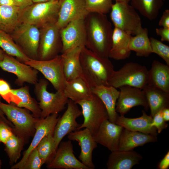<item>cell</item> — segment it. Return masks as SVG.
I'll use <instances>...</instances> for the list:
<instances>
[{
	"label": "cell",
	"instance_id": "obj_1",
	"mask_svg": "<svg viewBox=\"0 0 169 169\" xmlns=\"http://www.w3.org/2000/svg\"><path fill=\"white\" fill-rule=\"evenodd\" d=\"M84 23L86 47L102 57L109 58L113 29L106 14L89 13Z\"/></svg>",
	"mask_w": 169,
	"mask_h": 169
},
{
	"label": "cell",
	"instance_id": "obj_2",
	"mask_svg": "<svg viewBox=\"0 0 169 169\" xmlns=\"http://www.w3.org/2000/svg\"><path fill=\"white\" fill-rule=\"evenodd\" d=\"M82 77L91 88L108 82L115 70L109 58L102 57L83 46L80 54Z\"/></svg>",
	"mask_w": 169,
	"mask_h": 169
},
{
	"label": "cell",
	"instance_id": "obj_3",
	"mask_svg": "<svg viewBox=\"0 0 169 169\" xmlns=\"http://www.w3.org/2000/svg\"><path fill=\"white\" fill-rule=\"evenodd\" d=\"M59 6V1L33 3L21 9L20 21L21 23L35 26L39 29L56 24Z\"/></svg>",
	"mask_w": 169,
	"mask_h": 169
},
{
	"label": "cell",
	"instance_id": "obj_4",
	"mask_svg": "<svg viewBox=\"0 0 169 169\" xmlns=\"http://www.w3.org/2000/svg\"><path fill=\"white\" fill-rule=\"evenodd\" d=\"M148 73L145 66L136 63L128 62L118 70L114 71L108 85L116 89L130 86L143 89L148 83Z\"/></svg>",
	"mask_w": 169,
	"mask_h": 169
},
{
	"label": "cell",
	"instance_id": "obj_5",
	"mask_svg": "<svg viewBox=\"0 0 169 169\" xmlns=\"http://www.w3.org/2000/svg\"><path fill=\"white\" fill-rule=\"evenodd\" d=\"M49 81L41 79L34 85V92L41 110L40 118H44L54 114H58L63 111L67 104L68 98L63 90H56L51 93L47 90Z\"/></svg>",
	"mask_w": 169,
	"mask_h": 169
},
{
	"label": "cell",
	"instance_id": "obj_6",
	"mask_svg": "<svg viewBox=\"0 0 169 169\" xmlns=\"http://www.w3.org/2000/svg\"><path fill=\"white\" fill-rule=\"evenodd\" d=\"M0 110L13 125L14 133L27 139L33 136L35 130V125L38 118L31 114L25 108L12 104H5L0 100Z\"/></svg>",
	"mask_w": 169,
	"mask_h": 169
},
{
	"label": "cell",
	"instance_id": "obj_7",
	"mask_svg": "<svg viewBox=\"0 0 169 169\" xmlns=\"http://www.w3.org/2000/svg\"><path fill=\"white\" fill-rule=\"evenodd\" d=\"M110 17L114 27L131 35L136 34L142 28L140 16L129 3L115 2L113 4Z\"/></svg>",
	"mask_w": 169,
	"mask_h": 169
},
{
	"label": "cell",
	"instance_id": "obj_8",
	"mask_svg": "<svg viewBox=\"0 0 169 169\" xmlns=\"http://www.w3.org/2000/svg\"><path fill=\"white\" fill-rule=\"evenodd\" d=\"M75 103L81 107L84 119L78 130L87 128L93 136L103 122L109 119L105 107L100 99L93 94L90 98Z\"/></svg>",
	"mask_w": 169,
	"mask_h": 169
},
{
	"label": "cell",
	"instance_id": "obj_9",
	"mask_svg": "<svg viewBox=\"0 0 169 169\" xmlns=\"http://www.w3.org/2000/svg\"><path fill=\"white\" fill-rule=\"evenodd\" d=\"M25 63L41 73L56 90H64L66 80L61 55L47 60L29 59Z\"/></svg>",
	"mask_w": 169,
	"mask_h": 169
},
{
	"label": "cell",
	"instance_id": "obj_10",
	"mask_svg": "<svg viewBox=\"0 0 169 169\" xmlns=\"http://www.w3.org/2000/svg\"><path fill=\"white\" fill-rule=\"evenodd\" d=\"M16 44L30 59L38 60L39 29L27 23L21 24L10 34Z\"/></svg>",
	"mask_w": 169,
	"mask_h": 169
},
{
	"label": "cell",
	"instance_id": "obj_11",
	"mask_svg": "<svg viewBox=\"0 0 169 169\" xmlns=\"http://www.w3.org/2000/svg\"><path fill=\"white\" fill-rule=\"evenodd\" d=\"M38 60H50L61 52L62 43L60 29L54 24L39 29Z\"/></svg>",
	"mask_w": 169,
	"mask_h": 169
},
{
	"label": "cell",
	"instance_id": "obj_12",
	"mask_svg": "<svg viewBox=\"0 0 169 169\" xmlns=\"http://www.w3.org/2000/svg\"><path fill=\"white\" fill-rule=\"evenodd\" d=\"M77 105L69 99L66 110L62 116L59 118L53 134L56 150L64 137L72 132L78 130L80 125L77 123L76 119L82 115V112Z\"/></svg>",
	"mask_w": 169,
	"mask_h": 169
},
{
	"label": "cell",
	"instance_id": "obj_13",
	"mask_svg": "<svg viewBox=\"0 0 169 169\" xmlns=\"http://www.w3.org/2000/svg\"><path fill=\"white\" fill-rule=\"evenodd\" d=\"M0 68L14 74L17 77L15 83L18 86H22L25 83L35 85L38 80L37 70L5 53L0 62Z\"/></svg>",
	"mask_w": 169,
	"mask_h": 169
},
{
	"label": "cell",
	"instance_id": "obj_14",
	"mask_svg": "<svg viewBox=\"0 0 169 169\" xmlns=\"http://www.w3.org/2000/svg\"><path fill=\"white\" fill-rule=\"evenodd\" d=\"M46 164L49 169H89L75 156L70 140L60 142L54 155Z\"/></svg>",
	"mask_w": 169,
	"mask_h": 169
},
{
	"label": "cell",
	"instance_id": "obj_15",
	"mask_svg": "<svg viewBox=\"0 0 169 169\" xmlns=\"http://www.w3.org/2000/svg\"><path fill=\"white\" fill-rule=\"evenodd\" d=\"M62 43L61 54L78 47L85 46L86 35L84 19L73 20L60 29Z\"/></svg>",
	"mask_w": 169,
	"mask_h": 169
},
{
	"label": "cell",
	"instance_id": "obj_16",
	"mask_svg": "<svg viewBox=\"0 0 169 169\" xmlns=\"http://www.w3.org/2000/svg\"><path fill=\"white\" fill-rule=\"evenodd\" d=\"M119 89V94L115 107L117 113L124 116L132 108L138 106L148 110L149 106L142 89L130 86H123Z\"/></svg>",
	"mask_w": 169,
	"mask_h": 169
},
{
	"label": "cell",
	"instance_id": "obj_17",
	"mask_svg": "<svg viewBox=\"0 0 169 169\" xmlns=\"http://www.w3.org/2000/svg\"><path fill=\"white\" fill-rule=\"evenodd\" d=\"M58 116V114H54L44 118H37L35 125V131L30 144L23 153L21 160L12 166L10 169H22L29 153L36 147L42 139L50 133H54L59 118Z\"/></svg>",
	"mask_w": 169,
	"mask_h": 169
},
{
	"label": "cell",
	"instance_id": "obj_18",
	"mask_svg": "<svg viewBox=\"0 0 169 169\" xmlns=\"http://www.w3.org/2000/svg\"><path fill=\"white\" fill-rule=\"evenodd\" d=\"M58 18L56 25L60 29L71 22L84 19L89 12L84 0H60Z\"/></svg>",
	"mask_w": 169,
	"mask_h": 169
},
{
	"label": "cell",
	"instance_id": "obj_19",
	"mask_svg": "<svg viewBox=\"0 0 169 169\" xmlns=\"http://www.w3.org/2000/svg\"><path fill=\"white\" fill-rule=\"evenodd\" d=\"M68 138L71 141L78 142L81 148L79 158L82 163L89 169L95 168L92 161V153L97 146V143L90 131L86 128L77 130L69 134Z\"/></svg>",
	"mask_w": 169,
	"mask_h": 169
},
{
	"label": "cell",
	"instance_id": "obj_20",
	"mask_svg": "<svg viewBox=\"0 0 169 169\" xmlns=\"http://www.w3.org/2000/svg\"><path fill=\"white\" fill-rule=\"evenodd\" d=\"M123 128L122 126L107 119L101 124L93 136L97 143L105 146L111 152L117 151Z\"/></svg>",
	"mask_w": 169,
	"mask_h": 169
},
{
	"label": "cell",
	"instance_id": "obj_21",
	"mask_svg": "<svg viewBox=\"0 0 169 169\" xmlns=\"http://www.w3.org/2000/svg\"><path fill=\"white\" fill-rule=\"evenodd\" d=\"M152 120V117L151 115H148L143 110L142 115L137 118H128L118 115L115 123L132 131L157 136L158 133L156 129L151 126Z\"/></svg>",
	"mask_w": 169,
	"mask_h": 169
},
{
	"label": "cell",
	"instance_id": "obj_22",
	"mask_svg": "<svg viewBox=\"0 0 169 169\" xmlns=\"http://www.w3.org/2000/svg\"><path fill=\"white\" fill-rule=\"evenodd\" d=\"M157 141L156 136L132 131L124 128L120 137L118 150H133L137 147Z\"/></svg>",
	"mask_w": 169,
	"mask_h": 169
},
{
	"label": "cell",
	"instance_id": "obj_23",
	"mask_svg": "<svg viewBox=\"0 0 169 169\" xmlns=\"http://www.w3.org/2000/svg\"><path fill=\"white\" fill-rule=\"evenodd\" d=\"M92 93L97 96L104 105L108 112L109 120L115 123L119 115L115 110L119 91L111 86L100 85L91 88Z\"/></svg>",
	"mask_w": 169,
	"mask_h": 169
},
{
	"label": "cell",
	"instance_id": "obj_24",
	"mask_svg": "<svg viewBox=\"0 0 169 169\" xmlns=\"http://www.w3.org/2000/svg\"><path fill=\"white\" fill-rule=\"evenodd\" d=\"M142 156L133 150L111 151L107 162L108 169H131L138 164Z\"/></svg>",
	"mask_w": 169,
	"mask_h": 169
},
{
	"label": "cell",
	"instance_id": "obj_25",
	"mask_svg": "<svg viewBox=\"0 0 169 169\" xmlns=\"http://www.w3.org/2000/svg\"><path fill=\"white\" fill-rule=\"evenodd\" d=\"M132 36L114 27L109 58L116 60H121L129 57L131 51L129 49V44Z\"/></svg>",
	"mask_w": 169,
	"mask_h": 169
},
{
	"label": "cell",
	"instance_id": "obj_26",
	"mask_svg": "<svg viewBox=\"0 0 169 169\" xmlns=\"http://www.w3.org/2000/svg\"><path fill=\"white\" fill-rule=\"evenodd\" d=\"M147 84L169 93V65L154 60L148 70Z\"/></svg>",
	"mask_w": 169,
	"mask_h": 169
},
{
	"label": "cell",
	"instance_id": "obj_27",
	"mask_svg": "<svg viewBox=\"0 0 169 169\" xmlns=\"http://www.w3.org/2000/svg\"><path fill=\"white\" fill-rule=\"evenodd\" d=\"M63 91L68 99L75 103L87 99L93 95L91 87L82 76L66 80Z\"/></svg>",
	"mask_w": 169,
	"mask_h": 169
},
{
	"label": "cell",
	"instance_id": "obj_28",
	"mask_svg": "<svg viewBox=\"0 0 169 169\" xmlns=\"http://www.w3.org/2000/svg\"><path fill=\"white\" fill-rule=\"evenodd\" d=\"M82 47H77L61 55L64 75L67 81L82 76L80 54Z\"/></svg>",
	"mask_w": 169,
	"mask_h": 169
},
{
	"label": "cell",
	"instance_id": "obj_29",
	"mask_svg": "<svg viewBox=\"0 0 169 169\" xmlns=\"http://www.w3.org/2000/svg\"><path fill=\"white\" fill-rule=\"evenodd\" d=\"M142 90L150 110V115L152 117L160 110L169 107V93L148 84H147Z\"/></svg>",
	"mask_w": 169,
	"mask_h": 169
},
{
	"label": "cell",
	"instance_id": "obj_30",
	"mask_svg": "<svg viewBox=\"0 0 169 169\" xmlns=\"http://www.w3.org/2000/svg\"><path fill=\"white\" fill-rule=\"evenodd\" d=\"M19 7L0 5V30L11 34L21 24Z\"/></svg>",
	"mask_w": 169,
	"mask_h": 169
},
{
	"label": "cell",
	"instance_id": "obj_31",
	"mask_svg": "<svg viewBox=\"0 0 169 169\" xmlns=\"http://www.w3.org/2000/svg\"><path fill=\"white\" fill-rule=\"evenodd\" d=\"M148 30L142 28L141 31L131 38L129 49L139 57H147L152 53Z\"/></svg>",
	"mask_w": 169,
	"mask_h": 169
},
{
	"label": "cell",
	"instance_id": "obj_32",
	"mask_svg": "<svg viewBox=\"0 0 169 169\" xmlns=\"http://www.w3.org/2000/svg\"><path fill=\"white\" fill-rule=\"evenodd\" d=\"M131 5L150 20L155 19L163 6V0H131Z\"/></svg>",
	"mask_w": 169,
	"mask_h": 169
},
{
	"label": "cell",
	"instance_id": "obj_33",
	"mask_svg": "<svg viewBox=\"0 0 169 169\" xmlns=\"http://www.w3.org/2000/svg\"><path fill=\"white\" fill-rule=\"evenodd\" d=\"M11 91L20 100V102L16 106L28 110L35 117L40 118L41 110L38 103L30 95L28 86L25 85L18 89H11Z\"/></svg>",
	"mask_w": 169,
	"mask_h": 169
},
{
	"label": "cell",
	"instance_id": "obj_34",
	"mask_svg": "<svg viewBox=\"0 0 169 169\" xmlns=\"http://www.w3.org/2000/svg\"><path fill=\"white\" fill-rule=\"evenodd\" d=\"M0 47L7 54L25 63L30 59L16 44L11 35L0 30Z\"/></svg>",
	"mask_w": 169,
	"mask_h": 169
},
{
	"label": "cell",
	"instance_id": "obj_35",
	"mask_svg": "<svg viewBox=\"0 0 169 169\" xmlns=\"http://www.w3.org/2000/svg\"><path fill=\"white\" fill-rule=\"evenodd\" d=\"M26 141L23 137L14 133L4 144V150L9 158L10 166L16 163L20 158Z\"/></svg>",
	"mask_w": 169,
	"mask_h": 169
},
{
	"label": "cell",
	"instance_id": "obj_36",
	"mask_svg": "<svg viewBox=\"0 0 169 169\" xmlns=\"http://www.w3.org/2000/svg\"><path fill=\"white\" fill-rule=\"evenodd\" d=\"M53 134V132L45 136L36 147L44 164L50 160L56 150Z\"/></svg>",
	"mask_w": 169,
	"mask_h": 169
},
{
	"label": "cell",
	"instance_id": "obj_37",
	"mask_svg": "<svg viewBox=\"0 0 169 169\" xmlns=\"http://www.w3.org/2000/svg\"><path fill=\"white\" fill-rule=\"evenodd\" d=\"M86 8L89 13L106 14L111 10L112 0H84Z\"/></svg>",
	"mask_w": 169,
	"mask_h": 169
},
{
	"label": "cell",
	"instance_id": "obj_38",
	"mask_svg": "<svg viewBox=\"0 0 169 169\" xmlns=\"http://www.w3.org/2000/svg\"><path fill=\"white\" fill-rule=\"evenodd\" d=\"M150 40L152 53L159 55L169 65V46L153 37Z\"/></svg>",
	"mask_w": 169,
	"mask_h": 169
},
{
	"label": "cell",
	"instance_id": "obj_39",
	"mask_svg": "<svg viewBox=\"0 0 169 169\" xmlns=\"http://www.w3.org/2000/svg\"><path fill=\"white\" fill-rule=\"evenodd\" d=\"M11 89L9 84L6 81L0 79V96L8 104L17 105L20 100L12 93Z\"/></svg>",
	"mask_w": 169,
	"mask_h": 169
},
{
	"label": "cell",
	"instance_id": "obj_40",
	"mask_svg": "<svg viewBox=\"0 0 169 169\" xmlns=\"http://www.w3.org/2000/svg\"><path fill=\"white\" fill-rule=\"evenodd\" d=\"M43 165L36 147L29 154L22 169H40Z\"/></svg>",
	"mask_w": 169,
	"mask_h": 169
},
{
	"label": "cell",
	"instance_id": "obj_41",
	"mask_svg": "<svg viewBox=\"0 0 169 169\" xmlns=\"http://www.w3.org/2000/svg\"><path fill=\"white\" fill-rule=\"evenodd\" d=\"M162 109L157 112L153 116L151 123V126L156 129L158 133H161L163 130L167 127L168 125L163 118Z\"/></svg>",
	"mask_w": 169,
	"mask_h": 169
},
{
	"label": "cell",
	"instance_id": "obj_42",
	"mask_svg": "<svg viewBox=\"0 0 169 169\" xmlns=\"http://www.w3.org/2000/svg\"><path fill=\"white\" fill-rule=\"evenodd\" d=\"M13 134L10 125L3 120L0 121V143L4 144Z\"/></svg>",
	"mask_w": 169,
	"mask_h": 169
},
{
	"label": "cell",
	"instance_id": "obj_43",
	"mask_svg": "<svg viewBox=\"0 0 169 169\" xmlns=\"http://www.w3.org/2000/svg\"><path fill=\"white\" fill-rule=\"evenodd\" d=\"M156 32L157 34L160 36L161 41L169 42V28H156Z\"/></svg>",
	"mask_w": 169,
	"mask_h": 169
},
{
	"label": "cell",
	"instance_id": "obj_44",
	"mask_svg": "<svg viewBox=\"0 0 169 169\" xmlns=\"http://www.w3.org/2000/svg\"><path fill=\"white\" fill-rule=\"evenodd\" d=\"M158 25L163 28H169V9H166L164 11L159 22Z\"/></svg>",
	"mask_w": 169,
	"mask_h": 169
},
{
	"label": "cell",
	"instance_id": "obj_45",
	"mask_svg": "<svg viewBox=\"0 0 169 169\" xmlns=\"http://www.w3.org/2000/svg\"><path fill=\"white\" fill-rule=\"evenodd\" d=\"M159 169H167L169 167V151L165 155L158 165Z\"/></svg>",
	"mask_w": 169,
	"mask_h": 169
},
{
	"label": "cell",
	"instance_id": "obj_46",
	"mask_svg": "<svg viewBox=\"0 0 169 169\" xmlns=\"http://www.w3.org/2000/svg\"><path fill=\"white\" fill-rule=\"evenodd\" d=\"M21 9L24 8L33 4L32 0H14Z\"/></svg>",
	"mask_w": 169,
	"mask_h": 169
},
{
	"label": "cell",
	"instance_id": "obj_47",
	"mask_svg": "<svg viewBox=\"0 0 169 169\" xmlns=\"http://www.w3.org/2000/svg\"><path fill=\"white\" fill-rule=\"evenodd\" d=\"M0 5L19 7L14 0H0Z\"/></svg>",
	"mask_w": 169,
	"mask_h": 169
},
{
	"label": "cell",
	"instance_id": "obj_48",
	"mask_svg": "<svg viewBox=\"0 0 169 169\" xmlns=\"http://www.w3.org/2000/svg\"><path fill=\"white\" fill-rule=\"evenodd\" d=\"M162 114L163 119L166 122L169 121V108L166 107L162 109Z\"/></svg>",
	"mask_w": 169,
	"mask_h": 169
},
{
	"label": "cell",
	"instance_id": "obj_49",
	"mask_svg": "<svg viewBox=\"0 0 169 169\" xmlns=\"http://www.w3.org/2000/svg\"><path fill=\"white\" fill-rule=\"evenodd\" d=\"M4 114L2 112V111L0 110V116L2 117L3 120L9 125H11V124L10 121L8 120L5 117Z\"/></svg>",
	"mask_w": 169,
	"mask_h": 169
},
{
	"label": "cell",
	"instance_id": "obj_50",
	"mask_svg": "<svg viewBox=\"0 0 169 169\" xmlns=\"http://www.w3.org/2000/svg\"><path fill=\"white\" fill-rule=\"evenodd\" d=\"M59 0H32L33 3H38L47 2L51 1Z\"/></svg>",
	"mask_w": 169,
	"mask_h": 169
},
{
	"label": "cell",
	"instance_id": "obj_51",
	"mask_svg": "<svg viewBox=\"0 0 169 169\" xmlns=\"http://www.w3.org/2000/svg\"><path fill=\"white\" fill-rule=\"evenodd\" d=\"M115 2L129 3L131 0H114Z\"/></svg>",
	"mask_w": 169,
	"mask_h": 169
},
{
	"label": "cell",
	"instance_id": "obj_52",
	"mask_svg": "<svg viewBox=\"0 0 169 169\" xmlns=\"http://www.w3.org/2000/svg\"><path fill=\"white\" fill-rule=\"evenodd\" d=\"M5 52L2 50L0 49V62L3 59Z\"/></svg>",
	"mask_w": 169,
	"mask_h": 169
},
{
	"label": "cell",
	"instance_id": "obj_53",
	"mask_svg": "<svg viewBox=\"0 0 169 169\" xmlns=\"http://www.w3.org/2000/svg\"><path fill=\"white\" fill-rule=\"evenodd\" d=\"M2 165V160L0 159V169L1 168Z\"/></svg>",
	"mask_w": 169,
	"mask_h": 169
},
{
	"label": "cell",
	"instance_id": "obj_54",
	"mask_svg": "<svg viewBox=\"0 0 169 169\" xmlns=\"http://www.w3.org/2000/svg\"><path fill=\"white\" fill-rule=\"evenodd\" d=\"M2 120H3L4 121L3 119L0 116V121Z\"/></svg>",
	"mask_w": 169,
	"mask_h": 169
}]
</instances>
